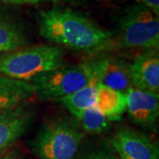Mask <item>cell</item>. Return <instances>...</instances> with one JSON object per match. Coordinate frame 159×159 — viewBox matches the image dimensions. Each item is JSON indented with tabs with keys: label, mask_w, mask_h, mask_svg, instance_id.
Masks as SVG:
<instances>
[{
	"label": "cell",
	"mask_w": 159,
	"mask_h": 159,
	"mask_svg": "<svg viewBox=\"0 0 159 159\" xmlns=\"http://www.w3.org/2000/svg\"><path fill=\"white\" fill-rule=\"evenodd\" d=\"M37 21L41 36L75 51H104L110 48L112 39L111 32L70 9L52 8L41 11Z\"/></svg>",
	"instance_id": "1"
},
{
	"label": "cell",
	"mask_w": 159,
	"mask_h": 159,
	"mask_svg": "<svg viewBox=\"0 0 159 159\" xmlns=\"http://www.w3.org/2000/svg\"><path fill=\"white\" fill-rule=\"evenodd\" d=\"M84 137L75 119H51L41 125L31 149L39 159H75Z\"/></svg>",
	"instance_id": "2"
},
{
	"label": "cell",
	"mask_w": 159,
	"mask_h": 159,
	"mask_svg": "<svg viewBox=\"0 0 159 159\" xmlns=\"http://www.w3.org/2000/svg\"><path fill=\"white\" fill-rule=\"evenodd\" d=\"M64 52L57 46L38 45L0 55V75L30 82L40 74L64 66Z\"/></svg>",
	"instance_id": "3"
},
{
	"label": "cell",
	"mask_w": 159,
	"mask_h": 159,
	"mask_svg": "<svg viewBox=\"0 0 159 159\" xmlns=\"http://www.w3.org/2000/svg\"><path fill=\"white\" fill-rule=\"evenodd\" d=\"M113 45L158 51V15L141 3L129 6L119 19L117 38L111 39L110 48Z\"/></svg>",
	"instance_id": "4"
},
{
	"label": "cell",
	"mask_w": 159,
	"mask_h": 159,
	"mask_svg": "<svg viewBox=\"0 0 159 159\" xmlns=\"http://www.w3.org/2000/svg\"><path fill=\"white\" fill-rule=\"evenodd\" d=\"M97 60L74 66H62L30 80L34 95L41 100H56L70 96L85 87L96 71Z\"/></svg>",
	"instance_id": "5"
},
{
	"label": "cell",
	"mask_w": 159,
	"mask_h": 159,
	"mask_svg": "<svg viewBox=\"0 0 159 159\" xmlns=\"http://www.w3.org/2000/svg\"><path fill=\"white\" fill-rule=\"evenodd\" d=\"M110 142L119 159H159L157 143L129 127L119 129Z\"/></svg>",
	"instance_id": "6"
},
{
	"label": "cell",
	"mask_w": 159,
	"mask_h": 159,
	"mask_svg": "<svg viewBox=\"0 0 159 159\" xmlns=\"http://www.w3.org/2000/svg\"><path fill=\"white\" fill-rule=\"evenodd\" d=\"M126 111L134 123L156 130L159 117V94L130 88L125 93Z\"/></svg>",
	"instance_id": "7"
},
{
	"label": "cell",
	"mask_w": 159,
	"mask_h": 159,
	"mask_svg": "<svg viewBox=\"0 0 159 159\" xmlns=\"http://www.w3.org/2000/svg\"><path fill=\"white\" fill-rule=\"evenodd\" d=\"M133 88L159 94V55L157 50L144 51L129 63Z\"/></svg>",
	"instance_id": "8"
},
{
	"label": "cell",
	"mask_w": 159,
	"mask_h": 159,
	"mask_svg": "<svg viewBox=\"0 0 159 159\" xmlns=\"http://www.w3.org/2000/svg\"><path fill=\"white\" fill-rule=\"evenodd\" d=\"M33 115L26 103L0 114V155L27 132Z\"/></svg>",
	"instance_id": "9"
},
{
	"label": "cell",
	"mask_w": 159,
	"mask_h": 159,
	"mask_svg": "<svg viewBox=\"0 0 159 159\" xmlns=\"http://www.w3.org/2000/svg\"><path fill=\"white\" fill-rule=\"evenodd\" d=\"M100 83L114 90L126 93L133 87L129 63L119 57H99Z\"/></svg>",
	"instance_id": "10"
},
{
	"label": "cell",
	"mask_w": 159,
	"mask_h": 159,
	"mask_svg": "<svg viewBox=\"0 0 159 159\" xmlns=\"http://www.w3.org/2000/svg\"><path fill=\"white\" fill-rule=\"evenodd\" d=\"M34 96L32 84L0 75V114L26 103Z\"/></svg>",
	"instance_id": "11"
},
{
	"label": "cell",
	"mask_w": 159,
	"mask_h": 159,
	"mask_svg": "<svg viewBox=\"0 0 159 159\" xmlns=\"http://www.w3.org/2000/svg\"><path fill=\"white\" fill-rule=\"evenodd\" d=\"M95 106L111 122L119 121L126 111L125 94L100 84L97 90Z\"/></svg>",
	"instance_id": "12"
},
{
	"label": "cell",
	"mask_w": 159,
	"mask_h": 159,
	"mask_svg": "<svg viewBox=\"0 0 159 159\" xmlns=\"http://www.w3.org/2000/svg\"><path fill=\"white\" fill-rule=\"evenodd\" d=\"M96 60V71L90 81L77 92L57 100V102H60L65 108L68 110L69 112L89 108L95 105L98 87L101 84L99 74V61L98 58H97Z\"/></svg>",
	"instance_id": "13"
},
{
	"label": "cell",
	"mask_w": 159,
	"mask_h": 159,
	"mask_svg": "<svg viewBox=\"0 0 159 159\" xmlns=\"http://www.w3.org/2000/svg\"><path fill=\"white\" fill-rule=\"evenodd\" d=\"M27 36L21 26L0 12V48L4 51L20 49L27 43Z\"/></svg>",
	"instance_id": "14"
},
{
	"label": "cell",
	"mask_w": 159,
	"mask_h": 159,
	"mask_svg": "<svg viewBox=\"0 0 159 159\" xmlns=\"http://www.w3.org/2000/svg\"><path fill=\"white\" fill-rule=\"evenodd\" d=\"M75 120L82 128L91 134H103L110 129L111 121L94 105L89 108L71 111Z\"/></svg>",
	"instance_id": "15"
},
{
	"label": "cell",
	"mask_w": 159,
	"mask_h": 159,
	"mask_svg": "<svg viewBox=\"0 0 159 159\" xmlns=\"http://www.w3.org/2000/svg\"><path fill=\"white\" fill-rule=\"evenodd\" d=\"M78 159H119L111 152L104 150H93L82 154Z\"/></svg>",
	"instance_id": "16"
},
{
	"label": "cell",
	"mask_w": 159,
	"mask_h": 159,
	"mask_svg": "<svg viewBox=\"0 0 159 159\" xmlns=\"http://www.w3.org/2000/svg\"><path fill=\"white\" fill-rule=\"evenodd\" d=\"M1 3L9 6H21V5H34L42 2H61L69 0H0Z\"/></svg>",
	"instance_id": "17"
},
{
	"label": "cell",
	"mask_w": 159,
	"mask_h": 159,
	"mask_svg": "<svg viewBox=\"0 0 159 159\" xmlns=\"http://www.w3.org/2000/svg\"><path fill=\"white\" fill-rule=\"evenodd\" d=\"M139 3L148 7L155 14H159V0H137Z\"/></svg>",
	"instance_id": "18"
},
{
	"label": "cell",
	"mask_w": 159,
	"mask_h": 159,
	"mask_svg": "<svg viewBox=\"0 0 159 159\" xmlns=\"http://www.w3.org/2000/svg\"><path fill=\"white\" fill-rule=\"evenodd\" d=\"M0 159H19V156L16 151H11L0 155Z\"/></svg>",
	"instance_id": "19"
},
{
	"label": "cell",
	"mask_w": 159,
	"mask_h": 159,
	"mask_svg": "<svg viewBox=\"0 0 159 159\" xmlns=\"http://www.w3.org/2000/svg\"><path fill=\"white\" fill-rule=\"evenodd\" d=\"M2 51H3V50H2V49L0 48V52H2Z\"/></svg>",
	"instance_id": "20"
}]
</instances>
